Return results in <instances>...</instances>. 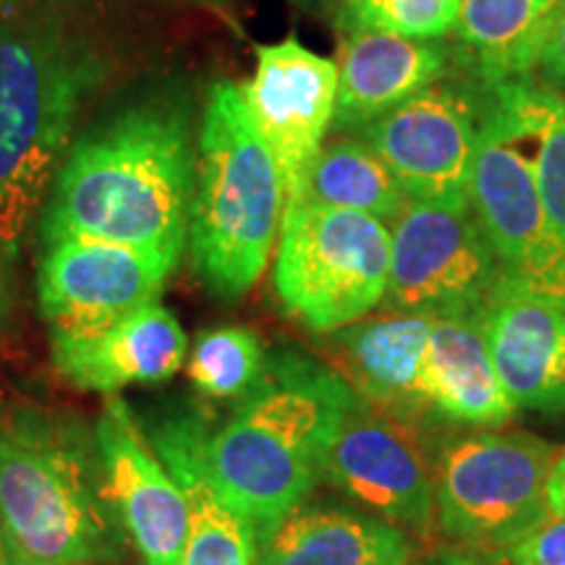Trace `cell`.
<instances>
[{
	"label": "cell",
	"instance_id": "obj_16",
	"mask_svg": "<svg viewBox=\"0 0 565 565\" xmlns=\"http://www.w3.org/2000/svg\"><path fill=\"white\" fill-rule=\"evenodd\" d=\"M53 364L79 391L116 395L160 385L186 362V333L160 301L87 335H51Z\"/></svg>",
	"mask_w": 565,
	"mask_h": 565
},
{
	"label": "cell",
	"instance_id": "obj_4",
	"mask_svg": "<svg viewBox=\"0 0 565 565\" xmlns=\"http://www.w3.org/2000/svg\"><path fill=\"white\" fill-rule=\"evenodd\" d=\"M0 526L11 561L113 565L126 536L95 427L32 401L0 406Z\"/></svg>",
	"mask_w": 565,
	"mask_h": 565
},
{
	"label": "cell",
	"instance_id": "obj_30",
	"mask_svg": "<svg viewBox=\"0 0 565 565\" xmlns=\"http://www.w3.org/2000/svg\"><path fill=\"white\" fill-rule=\"evenodd\" d=\"M429 565H490V563H484L482 557L469 555V553H443L437 555Z\"/></svg>",
	"mask_w": 565,
	"mask_h": 565
},
{
	"label": "cell",
	"instance_id": "obj_19",
	"mask_svg": "<svg viewBox=\"0 0 565 565\" xmlns=\"http://www.w3.org/2000/svg\"><path fill=\"white\" fill-rule=\"evenodd\" d=\"M333 129L359 131L454 71V47L374 30H345Z\"/></svg>",
	"mask_w": 565,
	"mask_h": 565
},
{
	"label": "cell",
	"instance_id": "obj_23",
	"mask_svg": "<svg viewBox=\"0 0 565 565\" xmlns=\"http://www.w3.org/2000/svg\"><path fill=\"white\" fill-rule=\"evenodd\" d=\"M299 200L364 212L387 223L404 212L408 196L366 141L343 137L320 147L303 179Z\"/></svg>",
	"mask_w": 565,
	"mask_h": 565
},
{
	"label": "cell",
	"instance_id": "obj_10",
	"mask_svg": "<svg viewBox=\"0 0 565 565\" xmlns=\"http://www.w3.org/2000/svg\"><path fill=\"white\" fill-rule=\"evenodd\" d=\"M482 105V82L463 74L454 61L448 76L351 137L366 141L385 160L408 200L469 204Z\"/></svg>",
	"mask_w": 565,
	"mask_h": 565
},
{
	"label": "cell",
	"instance_id": "obj_7",
	"mask_svg": "<svg viewBox=\"0 0 565 565\" xmlns=\"http://www.w3.org/2000/svg\"><path fill=\"white\" fill-rule=\"evenodd\" d=\"M521 79L482 82V129L469 179V204L505 278L555 301L557 252L536 175V139L521 100Z\"/></svg>",
	"mask_w": 565,
	"mask_h": 565
},
{
	"label": "cell",
	"instance_id": "obj_32",
	"mask_svg": "<svg viewBox=\"0 0 565 565\" xmlns=\"http://www.w3.org/2000/svg\"><path fill=\"white\" fill-rule=\"evenodd\" d=\"M0 565H11V557H9V547H6V536H3V526H0Z\"/></svg>",
	"mask_w": 565,
	"mask_h": 565
},
{
	"label": "cell",
	"instance_id": "obj_12",
	"mask_svg": "<svg viewBox=\"0 0 565 565\" xmlns=\"http://www.w3.org/2000/svg\"><path fill=\"white\" fill-rule=\"evenodd\" d=\"M324 479L387 524L429 536L435 515V469L414 422L395 419L356 401L328 456Z\"/></svg>",
	"mask_w": 565,
	"mask_h": 565
},
{
	"label": "cell",
	"instance_id": "obj_15",
	"mask_svg": "<svg viewBox=\"0 0 565 565\" xmlns=\"http://www.w3.org/2000/svg\"><path fill=\"white\" fill-rule=\"evenodd\" d=\"M482 328L494 370L515 408L565 412V307L508 278L487 301Z\"/></svg>",
	"mask_w": 565,
	"mask_h": 565
},
{
	"label": "cell",
	"instance_id": "obj_28",
	"mask_svg": "<svg viewBox=\"0 0 565 565\" xmlns=\"http://www.w3.org/2000/svg\"><path fill=\"white\" fill-rule=\"evenodd\" d=\"M534 74L547 82H565V0H557L542 26L534 53Z\"/></svg>",
	"mask_w": 565,
	"mask_h": 565
},
{
	"label": "cell",
	"instance_id": "obj_21",
	"mask_svg": "<svg viewBox=\"0 0 565 565\" xmlns=\"http://www.w3.org/2000/svg\"><path fill=\"white\" fill-rule=\"evenodd\" d=\"M429 412L469 427H500L515 406L508 398L479 317L433 320L424 372Z\"/></svg>",
	"mask_w": 565,
	"mask_h": 565
},
{
	"label": "cell",
	"instance_id": "obj_11",
	"mask_svg": "<svg viewBox=\"0 0 565 565\" xmlns=\"http://www.w3.org/2000/svg\"><path fill=\"white\" fill-rule=\"evenodd\" d=\"M173 257L137 246L68 236L45 244L38 299L51 335H87L160 299Z\"/></svg>",
	"mask_w": 565,
	"mask_h": 565
},
{
	"label": "cell",
	"instance_id": "obj_14",
	"mask_svg": "<svg viewBox=\"0 0 565 565\" xmlns=\"http://www.w3.org/2000/svg\"><path fill=\"white\" fill-rule=\"evenodd\" d=\"M105 482L129 545L145 565H181L189 508L181 484L141 427L134 408L108 395L95 422Z\"/></svg>",
	"mask_w": 565,
	"mask_h": 565
},
{
	"label": "cell",
	"instance_id": "obj_25",
	"mask_svg": "<svg viewBox=\"0 0 565 565\" xmlns=\"http://www.w3.org/2000/svg\"><path fill=\"white\" fill-rule=\"evenodd\" d=\"M267 353L242 324L204 330L189 353V380L204 398L242 401L263 377Z\"/></svg>",
	"mask_w": 565,
	"mask_h": 565
},
{
	"label": "cell",
	"instance_id": "obj_8",
	"mask_svg": "<svg viewBox=\"0 0 565 565\" xmlns=\"http://www.w3.org/2000/svg\"><path fill=\"white\" fill-rule=\"evenodd\" d=\"M557 450L529 433L482 429L456 437L435 463L437 526L479 550H508L550 513Z\"/></svg>",
	"mask_w": 565,
	"mask_h": 565
},
{
	"label": "cell",
	"instance_id": "obj_2",
	"mask_svg": "<svg viewBox=\"0 0 565 565\" xmlns=\"http://www.w3.org/2000/svg\"><path fill=\"white\" fill-rule=\"evenodd\" d=\"M108 71L103 47L61 6L0 3V252L9 259Z\"/></svg>",
	"mask_w": 565,
	"mask_h": 565
},
{
	"label": "cell",
	"instance_id": "obj_1",
	"mask_svg": "<svg viewBox=\"0 0 565 565\" xmlns=\"http://www.w3.org/2000/svg\"><path fill=\"white\" fill-rule=\"evenodd\" d=\"M196 154L183 105L141 103L76 141L55 173L42 244L68 236L137 246L181 263Z\"/></svg>",
	"mask_w": 565,
	"mask_h": 565
},
{
	"label": "cell",
	"instance_id": "obj_27",
	"mask_svg": "<svg viewBox=\"0 0 565 565\" xmlns=\"http://www.w3.org/2000/svg\"><path fill=\"white\" fill-rule=\"evenodd\" d=\"M505 555L511 565H565V515L547 513Z\"/></svg>",
	"mask_w": 565,
	"mask_h": 565
},
{
	"label": "cell",
	"instance_id": "obj_5",
	"mask_svg": "<svg viewBox=\"0 0 565 565\" xmlns=\"http://www.w3.org/2000/svg\"><path fill=\"white\" fill-rule=\"evenodd\" d=\"M282 204L278 166L242 89L215 84L196 141L186 231L192 267L212 296L236 301L257 286L280 233Z\"/></svg>",
	"mask_w": 565,
	"mask_h": 565
},
{
	"label": "cell",
	"instance_id": "obj_13",
	"mask_svg": "<svg viewBox=\"0 0 565 565\" xmlns=\"http://www.w3.org/2000/svg\"><path fill=\"white\" fill-rule=\"evenodd\" d=\"M254 51L257 68L242 87V97L270 147L286 202H294L324 145V134L333 126L338 63L303 47L296 38L257 45Z\"/></svg>",
	"mask_w": 565,
	"mask_h": 565
},
{
	"label": "cell",
	"instance_id": "obj_24",
	"mask_svg": "<svg viewBox=\"0 0 565 565\" xmlns=\"http://www.w3.org/2000/svg\"><path fill=\"white\" fill-rule=\"evenodd\" d=\"M521 100L536 139V175L557 252L555 303L565 307V95L526 76Z\"/></svg>",
	"mask_w": 565,
	"mask_h": 565
},
{
	"label": "cell",
	"instance_id": "obj_9",
	"mask_svg": "<svg viewBox=\"0 0 565 565\" xmlns=\"http://www.w3.org/2000/svg\"><path fill=\"white\" fill-rule=\"evenodd\" d=\"M505 267L471 204L408 200L391 233L383 303L398 315L482 317Z\"/></svg>",
	"mask_w": 565,
	"mask_h": 565
},
{
	"label": "cell",
	"instance_id": "obj_26",
	"mask_svg": "<svg viewBox=\"0 0 565 565\" xmlns=\"http://www.w3.org/2000/svg\"><path fill=\"white\" fill-rule=\"evenodd\" d=\"M341 30H374L414 40L454 32L461 0H338Z\"/></svg>",
	"mask_w": 565,
	"mask_h": 565
},
{
	"label": "cell",
	"instance_id": "obj_34",
	"mask_svg": "<svg viewBox=\"0 0 565 565\" xmlns=\"http://www.w3.org/2000/svg\"><path fill=\"white\" fill-rule=\"evenodd\" d=\"M0 3H6V0H0Z\"/></svg>",
	"mask_w": 565,
	"mask_h": 565
},
{
	"label": "cell",
	"instance_id": "obj_6",
	"mask_svg": "<svg viewBox=\"0 0 565 565\" xmlns=\"http://www.w3.org/2000/svg\"><path fill=\"white\" fill-rule=\"evenodd\" d=\"M391 228L364 212L307 200L282 207L275 294L288 317L328 335L359 322L385 299Z\"/></svg>",
	"mask_w": 565,
	"mask_h": 565
},
{
	"label": "cell",
	"instance_id": "obj_31",
	"mask_svg": "<svg viewBox=\"0 0 565 565\" xmlns=\"http://www.w3.org/2000/svg\"><path fill=\"white\" fill-rule=\"evenodd\" d=\"M3 257L6 254L0 252V330H3V324L9 320V312H11V296H9V282H6Z\"/></svg>",
	"mask_w": 565,
	"mask_h": 565
},
{
	"label": "cell",
	"instance_id": "obj_17",
	"mask_svg": "<svg viewBox=\"0 0 565 565\" xmlns=\"http://www.w3.org/2000/svg\"><path fill=\"white\" fill-rule=\"evenodd\" d=\"M433 317L391 312L359 320L330 335L333 370L374 412L416 422L429 412L424 395Z\"/></svg>",
	"mask_w": 565,
	"mask_h": 565
},
{
	"label": "cell",
	"instance_id": "obj_3",
	"mask_svg": "<svg viewBox=\"0 0 565 565\" xmlns=\"http://www.w3.org/2000/svg\"><path fill=\"white\" fill-rule=\"evenodd\" d=\"M356 393L333 366L282 349L231 419L207 429L204 456L221 492L263 542L324 479L328 456Z\"/></svg>",
	"mask_w": 565,
	"mask_h": 565
},
{
	"label": "cell",
	"instance_id": "obj_22",
	"mask_svg": "<svg viewBox=\"0 0 565 565\" xmlns=\"http://www.w3.org/2000/svg\"><path fill=\"white\" fill-rule=\"evenodd\" d=\"M557 0H461L454 61L477 82L534 76L542 26Z\"/></svg>",
	"mask_w": 565,
	"mask_h": 565
},
{
	"label": "cell",
	"instance_id": "obj_29",
	"mask_svg": "<svg viewBox=\"0 0 565 565\" xmlns=\"http://www.w3.org/2000/svg\"><path fill=\"white\" fill-rule=\"evenodd\" d=\"M547 508L550 513L565 515V450L557 456V461L547 479Z\"/></svg>",
	"mask_w": 565,
	"mask_h": 565
},
{
	"label": "cell",
	"instance_id": "obj_20",
	"mask_svg": "<svg viewBox=\"0 0 565 565\" xmlns=\"http://www.w3.org/2000/svg\"><path fill=\"white\" fill-rule=\"evenodd\" d=\"M404 529L372 513L303 503L259 542L254 565H408Z\"/></svg>",
	"mask_w": 565,
	"mask_h": 565
},
{
	"label": "cell",
	"instance_id": "obj_33",
	"mask_svg": "<svg viewBox=\"0 0 565 565\" xmlns=\"http://www.w3.org/2000/svg\"><path fill=\"white\" fill-rule=\"evenodd\" d=\"M11 565H84V563H26V561H11Z\"/></svg>",
	"mask_w": 565,
	"mask_h": 565
},
{
	"label": "cell",
	"instance_id": "obj_18",
	"mask_svg": "<svg viewBox=\"0 0 565 565\" xmlns=\"http://www.w3.org/2000/svg\"><path fill=\"white\" fill-rule=\"evenodd\" d=\"M145 429L186 498L189 534L181 565H254L257 529L210 475L207 422L192 412H166Z\"/></svg>",
	"mask_w": 565,
	"mask_h": 565
}]
</instances>
